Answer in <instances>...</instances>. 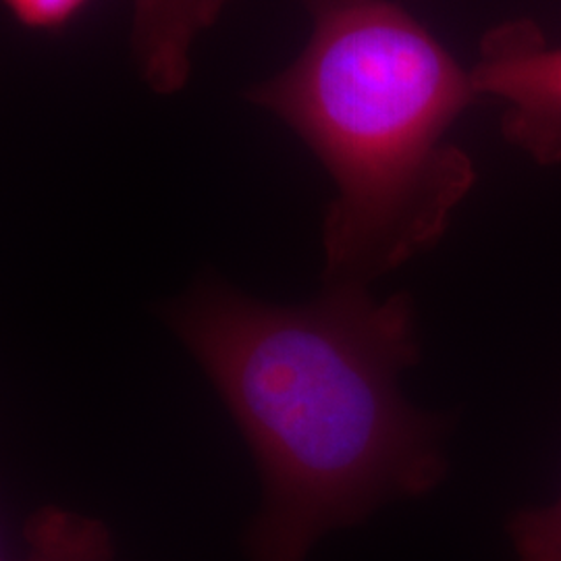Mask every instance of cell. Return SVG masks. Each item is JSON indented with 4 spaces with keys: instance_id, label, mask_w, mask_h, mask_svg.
I'll list each match as a JSON object with an SVG mask.
<instances>
[{
    "instance_id": "obj_8",
    "label": "cell",
    "mask_w": 561,
    "mask_h": 561,
    "mask_svg": "<svg viewBox=\"0 0 561 561\" xmlns=\"http://www.w3.org/2000/svg\"><path fill=\"white\" fill-rule=\"evenodd\" d=\"M233 0H204V4H206V11H208V15H213L210 20L217 21L222 15V11L231 4Z\"/></svg>"
},
{
    "instance_id": "obj_2",
    "label": "cell",
    "mask_w": 561,
    "mask_h": 561,
    "mask_svg": "<svg viewBox=\"0 0 561 561\" xmlns=\"http://www.w3.org/2000/svg\"><path fill=\"white\" fill-rule=\"evenodd\" d=\"M298 59L248 101L291 127L337 194L322 222L327 287H366L442 240L474 185L447 140L477 101L470 69L393 0H301Z\"/></svg>"
},
{
    "instance_id": "obj_4",
    "label": "cell",
    "mask_w": 561,
    "mask_h": 561,
    "mask_svg": "<svg viewBox=\"0 0 561 561\" xmlns=\"http://www.w3.org/2000/svg\"><path fill=\"white\" fill-rule=\"evenodd\" d=\"M210 25L202 0H134L131 53L154 94L173 96L192 76V50Z\"/></svg>"
},
{
    "instance_id": "obj_5",
    "label": "cell",
    "mask_w": 561,
    "mask_h": 561,
    "mask_svg": "<svg viewBox=\"0 0 561 561\" xmlns=\"http://www.w3.org/2000/svg\"><path fill=\"white\" fill-rule=\"evenodd\" d=\"M23 537V561H113V539L101 520L53 505L30 516Z\"/></svg>"
},
{
    "instance_id": "obj_3",
    "label": "cell",
    "mask_w": 561,
    "mask_h": 561,
    "mask_svg": "<svg viewBox=\"0 0 561 561\" xmlns=\"http://www.w3.org/2000/svg\"><path fill=\"white\" fill-rule=\"evenodd\" d=\"M470 80L479 99L507 104V140L539 164L561 162V46L533 21H507L482 38Z\"/></svg>"
},
{
    "instance_id": "obj_6",
    "label": "cell",
    "mask_w": 561,
    "mask_h": 561,
    "mask_svg": "<svg viewBox=\"0 0 561 561\" xmlns=\"http://www.w3.org/2000/svg\"><path fill=\"white\" fill-rule=\"evenodd\" d=\"M510 533L518 561H561V497L549 507L516 514Z\"/></svg>"
},
{
    "instance_id": "obj_1",
    "label": "cell",
    "mask_w": 561,
    "mask_h": 561,
    "mask_svg": "<svg viewBox=\"0 0 561 561\" xmlns=\"http://www.w3.org/2000/svg\"><path fill=\"white\" fill-rule=\"evenodd\" d=\"M171 322L219 389L264 484L254 561H306L324 533L442 481L439 422L400 396L419 360L412 301L327 287L279 308L221 285L178 301Z\"/></svg>"
},
{
    "instance_id": "obj_7",
    "label": "cell",
    "mask_w": 561,
    "mask_h": 561,
    "mask_svg": "<svg viewBox=\"0 0 561 561\" xmlns=\"http://www.w3.org/2000/svg\"><path fill=\"white\" fill-rule=\"evenodd\" d=\"M88 0H4L11 15L30 30H57L73 20Z\"/></svg>"
}]
</instances>
